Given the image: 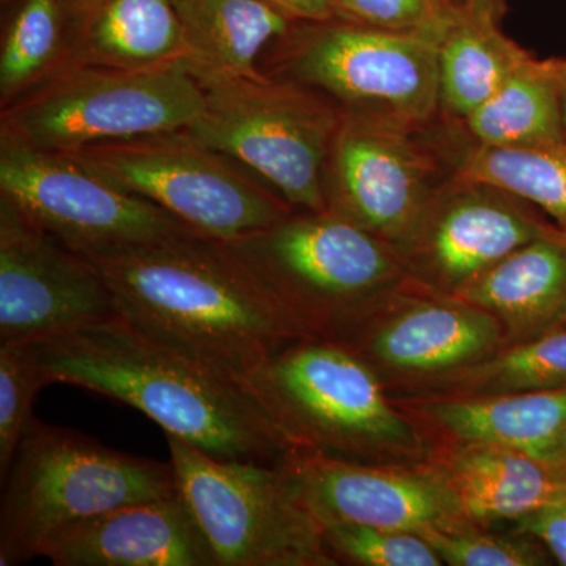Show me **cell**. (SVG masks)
I'll list each match as a JSON object with an SVG mask.
<instances>
[{
    "label": "cell",
    "mask_w": 566,
    "mask_h": 566,
    "mask_svg": "<svg viewBox=\"0 0 566 566\" xmlns=\"http://www.w3.org/2000/svg\"><path fill=\"white\" fill-rule=\"evenodd\" d=\"M92 262L125 322L238 385L283 346L314 337L229 245L205 234L186 232Z\"/></svg>",
    "instance_id": "6da1fadb"
},
{
    "label": "cell",
    "mask_w": 566,
    "mask_h": 566,
    "mask_svg": "<svg viewBox=\"0 0 566 566\" xmlns=\"http://www.w3.org/2000/svg\"><path fill=\"white\" fill-rule=\"evenodd\" d=\"M36 346L44 386L122 401L218 460L275 465L292 449L248 387L185 359L120 315Z\"/></svg>",
    "instance_id": "7a4b0ae2"
},
{
    "label": "cell",
    "mask_w": 566,
    "mask_h": 566,
    "mask_svg": "<svg viewBox=\"0 0 566 566\" xmlns=\"http://www.w3.org/2000/svg\"><path fill=\"white\" fill-rule=\"evenodd\" d=\"M292 449L363 463L423 464L434 441L379 376L326 337L283 346L245 382Z\"/></svg>",
    "instance_id": "3957f363"
},
{
    "label": "cell",
    "mask_w": 566,
    "mask_h": 566,
    "mask_svg": "<svg viewBox=\"0 0 566 566\" xmlns=\"http://www.w3.org/2000/svg\"><path fill=\"white\" fill-rule=\"evenodd\" d=\"M2 479L0 566L28 564L71 524L178 494L170 461L112 450L33 417Z\"/></svg>",
    "instance_id": "277c9868"
},
{
    "label": "cell",
    "mask_w": 566,
    "mask_h": 566,
    "mask_svg": "<svg viewBox=\"0 0 566 566\" xmlns=\"http://www.w3.org/2000/svg\"><path fill=\"white\" fill-rule=\"evenodd\" d=\"M226 244L314 337H331L408 283L392 244L331 210L293 211Z\"/></svg>",
    "instance_id": "5b68a950"
},
{
    "label": "cell",
    "mask_w": 566,
    "mask_h": 566,
    "mask_svg": "<svg viewBox=\"0 0 566 566\" xmlns=\"http://www.w3.org/2000/svg\"><path fill=\"white\" fill-rule=\"evenodd\" d=\"M447 20L420 31L335 17L296 21L279 40L275 74L319 93L344 114L427 129L441 115L438 57Z\"/></svg>",
    "instance_id": "8992f818"
},
{
    "label": "cell",
    "mask_w": 566,
    "mask_h": 566,
    "mask_svg": "<svg viewBox=\"0 0 566 566\" xmlns=\"http://www.w3.org/2000/svg\"><path fill=\"white\" fill-rule=\"evenodd\" d=\"M205 106L188 133L266 182L294 211H326V175L342 111L297 82H203Z\"/></svg>",
    "instance_id": "52a82bcc"
},
{
    "label": "cell",
    "mask_w": 566,
    "mask_h": 566,
    "mask_svg": "<svg viewBox=\"0 0 566 566\" xmlns=\"http://www.w3.org/2000/svg\"><path fill=\"white\" fill-rule=\"evenodd\" d=\"M203 106V85L182 62L153 69L71 65L3 107L0 137L73 153L191 128Z\"/></svg>",
    "instance_id": "ba28073f"
},
{
    "label": "cell",
    "mask_w": 566,
    "mask_h": 566,
    "mask_svg": "<svg viewBox=\"0 0 566 566\" xmlns=\"http://www.w3.org/2000/svg\"><path fill=\"white\" fill-rule=\"evenodd\" d=\"M71 155L222 243L243 240L294 211L255 174L188 129L91 145Z\"/></svg>",
    "instance_id": "9c48e42d"
},
{
    "label": "cell",
    "mask_w": 566,
    "mask_h": 566,
    "mask_svg": "<svg viewBox=\"0 0 566 566\" xmlns=\"http://www.w3.org/2000/svg\"><path fill=\"white\" fill-rule=\"evenodd\" d=\"M178 493L191 509L216 566H335L323 528L281 464L208 455L166 434Z\"/></svg>",
    "instance_id": "30bf717a"
},
{
    "label": "cell",
    "mask_w": 566,
    "mask_h": 566,
    "mask_svg": "<svg viewBox=\"0 0 566 566\" xmlns=\"http://www.w3.org/2000/svg\"><path fill=\"white\" fill-rule=\"evenodd\" d=\"M0 197L71 251L103 259L193 230L76 156L0 137Z\"/></svg>",
    "instance_id": "8fae6325"
},
{
    "label": "cell",
    "mask_w": 566,
    "mask_h": 566,
    "mask_svg": "<svg viewBox=\"0 0 566 566\" xmlns=\"http://www.w3.org/2000/svg\"><path fill=\"white\" fill-rule=\"evenodd\" d=\"M331 340L359 356L390 397L490 356L505 346L495 316L463 300L406 283L385 303L342 327Z\"/></svg>",
    "instance_id": "7c38bea8"
},
{
    "label": "cell",
    "mask_w": 566,
    "mask_h": 566,
    "mask_svg": "<svg viewBox=\"0 0 566 566\" xmlns=\"http://www.w3.org/2000/svg\"><path fill=\"white\" fill-rule=\"evenodd\" d=\"M554 227L520 197L453 174L395 251L411 285L457 296L506 255Z\"/></svg>",
    "instance_id": "4fadbf2b"
},
{
    "label": "cell",
    "mask_w": 566,
    "mask_h": 566,
    "mask_svg": "<svg viewBox=\"0 0 566 566\" xmlns=\"http://www.w3.org/2000/svg\"><path fill=\"white\" fill-rule=\"evenodd\" d=\"M422 132L344 114L327 163V210L394 248L400 243L452 177H442L438 151L420 139Z\"/></svg>",
    "instance_id": "5bb4252c"
},
{
    "label": "cell",
    "mask_w": 566,
    "mask_h": 566,
    "mask_svg": "<svg viewBox=\"0 0 566 566\" xmlns=\"http://www.w3.org/2000/svg\"><path fill=\"white\" fill-rule=\"evenodd\" d=\"M118 316L91 259L0 197V342H46Z\"/></svg>",
    "instance_id": "9a60e30c"
},
{
    "label": "cell",
    "mask_w": 566,
    "mask_h": 566,
    "mask_svg": "<svg viewBox=\"0 0 566 566\" xmlns=\"http://www.w3.org/2000/svg\"><path fill=\"white\" fill-rule=\"evenodd\" d=\"M281 468L322 528L363 524L423 535L468 524L428 463H363L290 449Z\"/></svg>",
    "instance_id": "2e32d148"
},
{
    "label": "cell",
    "mask_w": 566,
    "mask_h": 566,
    "mask_svg": "<svg viewBox=\"0 0 566 566\" xmlns=\"http://www.w3.org/2000/svg\"><path fill=\"white\" fill-rule=\"evenodd\" d=\"M40 557L55 566H216L180 493L71 524L44 543Z\"/></svg>",
    "instance_id": "e0dca14e"
},
{
    "label": "cell",
    "mask_w": 566,
    "mask_h": 566,
    "mask_svg": "<svg viewBox=\"0 0 566 566\" xmlns=\"http://www.w3.org/2000/svg\"><path fill=\"white\" fill-rule=\"evenodd\" d=\"M394 400L434 444L505 447L556 461L566 436V389Z\"/></svg>",
    "instance_id": "ac0fdd59"
},
{
    "label": "cell",
    "mask_w": 566,
    "mask_h": 566,
    "mask_svg": "<svg viewBox=\"0 0 566 566\" xmlns=\"http://www.w3.org/2000/svg\"><path fill=\"white\" fill-rule=\"evenodd\" d=\"M427 463L480 527L515 523L566 494V464L505 447L436 444Z\"/></svg>",
    "instance_id": "d6986e66"
},
{
    "label": "cell",
    "mask_w": 566,
    "mask_h": 566,
    "mask_svg": "<svg viewBox=\"0 0 566 566\" xmlns=\"http://www.w3.org/2000/svg\"><path fill=\"white\" fill-rule=\"evenodd\" d=\"M453 297L495 316L505 345L556 329L566 314V232L554 227L521 245Z\"/></svg>",
    "instance_id": "ffe728a7"
},
{
    "label": "cell",
    "mask_w": 566,
    "mask_h": 566,
    "mask_svg": "<svg viewBox=\"0 0 566 566\" xmlns=\"http://www.w3.org/2000/svg\"><path fill=\"white\" fill-rule=\"evenodd\" d=\"M182 32V63L203 82L263 77L260 55L294 20L264 0H174Z\"/></svg>",
    "instance_id": "44dd1931"
},
{
    "label": "cell",
    "mask_w": 566,
    "mask_h": 566,
    "mask_svg": "<svg viewBox=\"0 0 566 566\" xmlns=\"http://www.w3.org/2000/svg\"><path fill=\"white\" fill-rule=\"evenodd\" d=\"M73 65L153 69L182 62L174 0H74Z\"/></svg>",
    "instance_id": "7402d4cb"
},
{
    "label": "cell",
    "mask_w": 566,
    "mask_h": 566,
    "mask_svg": "<svg viewBox=\"0 0 566 566\" xmlns=\"http://www.w3.org/2000/svg\"><path fill=\"white\" fill-rule=\"evenodd\" d=\"M497 21L458 2L439 41V112L461 125L531 55L499 31Z\"/></svg>",
    "instance_id": "603a6c76"
},
{
    "label": "cell",
    "mask_w": 566,
    "mask_h": 566,
    "mask_svg": "<svg viewBox=\"0 0 566 566\" xmlns=\"http://www.w3.org/2000/svg\"><path fill=\"white\" fill-rule=\"evenodd\" d=\"M564 61L528 57L458 128L474 144L526 148L566 140L560 111Z\"/></svg>",
    "instance_id": "cb8c5ba5"
},
{
    "label": "cell",
    "mask_w": 566,
    "mask_h": 566,
    "mask_svg": "<svg viewBox=\"0 0 566 566\" xmlns=\"http://www.w3.org/2000/svg\"><path fill=\"white\" fill-rule=\"evenodd\" d=\"M566 389V326L505 345L476 363L392 398H461Z\"/></svg>",
    "instance_id": "d4e9b609"
},
{
    "label": "cell",
    "mask_w": 566,
    "mask_h": 566,
    "mask_svg": "<svg viewBox=\"0 0 566 566\" xmlns=\"http://www.w3.org/2000/svg\"><path fill=\"white\" fill-rule=\"evenodd\" d=\"M449 153L453 174L520 197L566 232V140L526 148L469 140Z\"/></svg>",
    "instance_id": "484cf974"
},
{
    "label": "cell",
    "mask_w": 566,
    "mask_h": 566,
    "mask_svg": "<svg viewBox=\"0 0 566 566\" xmlns=\"http://www.w3.org/2000/svg\"><path fill=\"white\" fill-rule=\"evenodd\" d=\"M66 17V0H21L13 11L0 50V98L3 107L41 84L57 62Z\"/></svg>",
    "instance_id": "4316f807"
},
{
    "label": "cell",
    "mask_w": 566,
    "mask_h": 566,
    "mask_svg": "<svg viewBox=\"0 0 566 566\" xmlns=\"http://www.w3.org/2000/svg\"><path fill=\"white\" fill-rule=\"evenodd\" d=\"M323 539L337 565L442 566L434 547L416 532L363 524H329Z\"/></svg>",
    "instance_id": "83f0119b"
},
{
    "label": "cell",
    "mask_w": 566,
    "mask_h": 566,
    "mask_svg": "<svg viewBox=\"0 0 566 566\" xmlns=\"http://www.w3.org/2000/svg\"><path fill=\"white\" fill-rule=\"evenodd\" d=\"M41 387L36 342H0V476L32 422L33 400Z\"/></svg>",
    "instance_id": "f1b7e54d"
},
{
    "label": "cell",
    "mask_w": 566,
    "mask_h": 566,
    "mask_svg": "<svg viewBox=\"0 0 566 566\" xmlns=\"http://www.w3.org/2000/svg\"><path fill=\"white\" fill-rule=\"evenodd\" d=\"M450 566H542L549 564V551L534 536L493 534L475 524L428 531L422 535Z\"/></svg>",
    "instance_id": "f546056e"
},
{
    "label": "cell",
    "mask_w": 566,
    "mask_h": 566,
    "mask_svg": "<svg viewBox=\"0 0 566 566\" xmlns=\"http://www.w3.org/2000/svg\"><path fill=\"white\" fill-rule=\"evenodd\" d=\"M460 0H334V17L385 29L420 31L441 24Z\"/></svg>",
    "instance_id": "4dcf8cb0"
},
{
    "label": "cell",
    "mask_w": 566,
    "mask_h": 566,
    "mask_svg": "<svg viewBox=\"0 0 566 566\" xmlns=\"http://www.w3.org/2000/svg\"><path fill=\"white\" fill-rule=\"evenodd\" d=\"M513 531L534 536L558 564L566 566V494L515 521Z\"/></svg>",
    "instance_id": "1f68e13d"
},
{
    "label": "cell",
    "mask_w": 566,
    "mask_h": 566,
    "mask_svg": "<svg viewBox=\"0 0 566 566\" xmlns=\"http://www.w3.org/2000/svg\"><path fill=\"white\" fill-rule=\"evenodd\" d=\"M294 21H326L334 18V0H264Z\"/></svg>",
    "instance_id": "d6a6232c"
},
{
    "label": "cell",
    "mask_w": 566,
    "mask_h": 566,
    "mask_svg": "<svg viewBox=\"0 0 566 566\" xmlns=\"http://www.w3.org/2000/svg\"><path fill=\"white\" fill-rule=\"evenodd\" d=\"M465 6L482 13L491 14L495 20L504 13L505 0H461Z\"/></svg>",
    "instance_id": "836d02e7"
},
{
    "label": "cell",
    "mask_w": 566,
    "mask_h": 566,
    "mask_svg": "<svg viewBox=\"0 0 566 566\" xmlns=\"http://www.w3.org/2000/svg\"><path fill=\"white\" fill-rule=\"evenodd\" d=\"M560 111H562V123H564V132L566 134V61H564V71H562Z\"/></svg>",
    "instance_id": "e575fe53"
},
{
    "label": "cell",
    "mask_w": 566,
    "mask_h": 566,
    "mask_svg": "<svg viewBox=\"0 0 566 566\" xmlns=\"http://www.w3.org/2000/svg\"><path fill=\"white\" fill-rule=\"evenodd\" d=\"M556 461L557 463L566 464V436L564 442H562L560 449H558Z\"/></svg>",
    "instance_id": "d590c367"
},
{
    "label": "cell",
    "mask_w": 566,
    "mask_h": 566,
    "mask_svg": "<svg viewBox=\"0 0 566 566\" xmlns=\"http://www.w3.org/2000/svg\"><path fill=\"white\" fill-rule=\"evenodd\" d=\"M562 326H566V314L564 316V323H562Z\"/></svg>",
    "instance_id": "8d00e7d4"
}]
</instances>
